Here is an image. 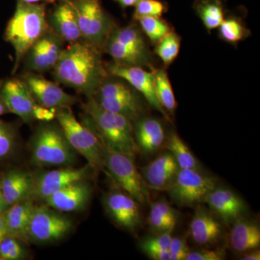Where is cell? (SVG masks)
Segmentation results:
<instances>
[{"label":"cell","mask_w":260,"mask_h":260,"mask_svg":"<svg viewBox=\"0 0 260 260\" xmlns=\"http://www.w3.org/2000/svg\"><path fill=\"white\" fill-rule=\"evenodd\" d=\"M109 37L130 50L149 57L148 49L144 39L142 37L141 32L134 25H129L123 28L116 26L111 32Z\"/></svg>","instance_id":"obj_30"},{"label":"cell","mask_w":260,"mask_h":260,"mask_svg":"<svg viewBox=\"0 0 260 260\" xmlns=\"http://www.w3.org/2000/svg\"><path fill=\"white\" fill-rule=\"evenodd\" d=\"M24 80L35 102L47 108L70 107L78 102V99L64 91L57 85L44 78L39 73L28 72L23 75Z\"/></svg>","instance_id":"obj_15"},{"label":"cell","mask_w":260,"mask_h":260,"mask_svg":"<svg viewBox=\"0 0 260 260\" xmlns=\"http://www.w3.org/2000/svg\"><path fill=\"white\" fill-rule=\"evenodd\" d=\"M6 237H8V235H7L6 225H5L4 214H3L0 216V243Z\"/></svg>","instance_id":"obj_43"},{"label":"cell","mask_w":260,"mask_h":260,"mask_svg":"<svg viewBox=\"0 0 260 260\" xmlns=\"http://www.w3.org/2000/svg\"><path fill=\"white\" fill-rule=\"evenodd\" d=\"M56 109L55 108H47L37 104L32 109V116L34 119L50 122L53 119H56Z\"/></svg>","instance_id":"obj_41"},{"label":"cell","mask_w":260,"mask_h":260,"mask_svg":"<svg viewBox=\"0 0 260 260\" xmlns=\"http://www.w3.org/2000/svg\"><path fill=\"white\" fill-rule=\"evenodd\" d=\"M181 38L176 32L170 31L157 42L155 52L167 66L172 64L179 55Z\"/></svg>","instance_id":"obj_33"},{"label":"cell","mask_w":260,"mask_h":260,"mask_svg":"<svg viewBox=\"0 0 260 260\" xmlns=\"http://www.w3.org/2000/svg\"><path fill=\"white\" fill-rule=\"evenodd\" d=\"M165 6L158 0H140L135 5L134 18L138 20L144 17H160Z\"/></svg>","instance_id":"obj_38"},{"label":"cell","mask_w":260,"mask_h":260,"mask_svg":"<svg viewBox=\"0 0 260 260\" xmlns=\"http://www.w3.org/2000/svg\"><path fill=\"white\" fill-rule=\"evenodd\" d=\"M140 0H117L118 3H119L123 8L135 6L137 3Z\"/></svg>","instance_id":"obj_44"},{"label":"cell","mask_w":260,"mask_h":260,"mask_svg":"<svg viewBox=\"0 0 260 260\" xmlns=\"http://www.w3.org/2000/svg\"><path fill=\"white\" fill-rule=\"evenodd\" d=\"M45 123L36 129L30 139L32 164L39 167H70L74 164L77 152L59 124Z\"/></svg>","instance_id":"obj_4"},{"label":"cell","mask_w":260,"mask_h":260,"mask_svg":"<svg viewBox=\"0 0 260 260\" xmlns=\"http://www.w3.org/2000/svg\"><path fill=\"white\" fill-rule=\"evenodd\" d=\"M136 121L133 133L139 153L149 155L158 152L167 140L161 121L153 117L139 118Z\"/></svg>","instance_id":"obj_22"},{"label":"cell","mask_w":260,"mask_h":260,"mask_svg":"<svg viewBox=\"0 0 260 260\" xmlns=\"http://www.w3.org/2000/svg\"><path fill=\"white\" fill-rule=\"evenodd\" d=\"M104 207L118 226L131 233L136 232L143 224L140 204L131 196L120 191L108 193L104 199Z\"/></svg>","instance_id":"obj_13"},{"label":"cell","mask_w":260,"mask_h":260,"mask_svg":"<svg viewBox=\"0 0 260 260\" xmlns=\"http://www.w3.org/2000/svg\"><path fill=\"white\" fill-rule=\"evenodd\" d=\"M49 29L45 4H30L18 0L14 15L8 22L5 34V40L14 48L13 73L17 71L30 47Z\"/></svg>","instance_id":"obj_2"},{"label":"cell","mask_w":260,"mask_h":260,"mask_svg":"<svg viewBox=\"0 0 260 260\" xmlns=\"http://www.w3.org/2000/svg\"><path fill=\"white\" fill-rule=\"evenodd\" d=\"M138 21L143 31L153 43L158 42L168 32L172 31L169 24L160 17H144Z\"/></svg>","instance_id":"obj_34"},{"label":"cell","mask_w":260,"mask_h":260,"mask_svg":"<svg viewBox=\"0 0 260 260\" xmlns=\"http://www.w3.org/2000/svg\"><path fill=\"white\" fill-rule=\"evenodd\" d=\"M197 12L208 30L218 28L224 20L223 5L219 0H202Z\"/></svg>","instance_id":"obj_32"},{"label":"cell","mask_w":260,"mask_h":260,"mask_svg":"<svg viewBox=\"0 0 260 260\" xmlns=\"http://www.w3.org/2000/svg\"><path fill=\"white\" fill-rule=\"evenodd\" d=\"M20 1L30 3V4H38V3H41V2H44V3H55V2L57 1H69V0H20Z\"/></svg>","instance_id":"obj_47"},{"label":"cell","mask_w":260,"mask_h":260,"mask_svg":"<svg viewBox=\"0 0 260 260\" xmlns=\"http://www.w3.org/2000/svg\"><path fill=\"white\" fill-rule=\"evenodd\" d=\"M8 113H10L9 109L5 104L4 101H3V98L0 95V116L8 114Z\"/></svg>","instance_id":"obj_46"},{"label":"cell","mask_w":260,"mask_h":260,"mask_svg":"<svg viewBox=\"0 0 260 260\" xmlns=\"http://www.w3.org/2000/svg\"><path fill=\"white\" fill-rule=\"evenodd\" d=\"M92 187L88 180L76 181L64 186L44 200L45 205L59 212L84 209L90 201Z\"/></svg>","instance_id":"obj_18"},{"label":"cell","mask_w":260,"mask_h":260,"mask_svg":"<svg viewBox=\"0 0 260 260\" xmlns=\"http://www.w3.org/2000/svg\"><path fill=\"white\" fill-rule=\"evenodd\" d=\"M179 169L175 159L167 150L143 167L140 173L148 188L167 191L175 179Z\"/></svg>","instance_id":"obj_21"},{"label":"cell","mask_w":260,"mask_h":260,"mask_svg":"<svg viewBox=\"0 0 260 260\" xmlns=\"http://www.w3.org/2000/svg\"><path fill=\"white\" fill-rule=\"evenodd\" d=\"M97 137L100 142L104 167L114 182L140 205L150 203L148 187L137 169L135 159L110 148Z\"/></svg>","instance_id":"obj_6"},{"label":"cell","mask_w":260,"mask_h":260,"mask_svg":"<svg viewBox=\"0 0 260 260\" xmlns=\"http://www.w3.org/2000/svg\"><path fill=\"white\" fill-rule=\"evenodd\" d=\"M189 249L184 237H172L169 247L170 260H186Z\"/></svg>","instance_id":"obj_40"},{"label":"cell","mask_w":260,"mask_h":260,"mask_svg":"<svg viewBox=\"0 0 260 260\" xmlns=\"http://www.w3.org/2000/svg\"><path fill=\"white\" fill-rule=\"evenodd\" d=\"M49 28L64 42L71 43L81 40L76 13L71 0L60 2L49 15Z\"/></svg>","instance_id":"obj_23"},{"label":"cell","mask_w":260,"mask_h":260,"mask_svg":"<svg viewBox=\"0 0 260 260\" xmlns=\"http://www.w3.org/2000/svg\"><path fill=\"white\" fill-rule=\"evenodd\" d=\"M93 172L90 166L82 168L66 167L34 174V190L32 200L44 201L46 198L76 181L88 180Z\"/></svg>","instance_id":"obj_11"},{"label":"cell","mask_w":260,"mask_h":260,"mask_svg":"<svg viewBox=\"0 0 260 260\" xmlns=\"http://www.w3.org/2000/svg\"><path fill=\"white\" fill-rule=\"evenodd\" d=\"M56 119L67 139L77 153L83 155L93 172L105 171L100 142L88 116L77 120L70 107L56 109Z\"/></svg>","instance_id":"obj_5"},{"label":"cell","mask_w":260,"mask_h":260,"mask_svg":"<svg viewBox=\"0 0 260 260\" xmlns=\"http://www.w3.org/2000/svg\"><path fill=\"white\" fill-rule=\"evenodd\" d=\"M229 245L237 254L259 249L260 228L256 222L244 217L232 223L229 233Z\"/></svg>","instance_id":"obj_24"},{"label":"cell","mask_w":260,"mask_h":260,"mask_svg":"<svg viewBox=\"0 0 260 260\" xmlns=\"http://www.w3.org/2000/svg\"><path fill=\"white\" fill-rule=\"evenodd\" d=\"M17 133L13 124L0 120V158L8 156L14 150Z\"/></svg>","instance_id":"obj_37"},{"label":"cell","mask_w":260,"mask_h":260,"mask_svg":"<svg viewBox=\"0 0 260 260\" xmlns=\"http://www.w3.org/2000/svg\"><path fill=\"white\" fill-rule=\"evenodd\" d=\"M108 72L113 76L125 80L137 92L142 94L152 107L162 114L166 119L171 121L170 116L157 99L153 72L146 71L140 66H128L116 63L109 67Z\"/></svg>","instance_id":"obj_14"},{"label":"cell","mask_w":260,"mask_h":260,"mask_svg":"<svg viewBox=\"0 0 260 260\" xmlns=\"http://www.w3.org/2000/svg\"><path fill=\"white\" fill-rule=\"evenodd\" d=\"M0 260H2V259H1V258H0Z\"/></svg>","instance_id":"obj_48"},{"label":"cell","mask_w":260,"mask_h":260,"mask_svg":"<svg viewBox=\"0 0 260 260\" xmlns=\"http://www.w3.org/2000/svg\"><path fill=\"white\" fill-rule=\"evenodd\" d=\"M117 78H106L91 98L108 112L125 116L131 121H136L143 112L140 98L136 90L125 80Z\"/></svg>","instance_id":"obj_8"},{"label":"cell","mask_w":260,"mask_h":260,"mask_svg":"<svg viewBox=\"0 0 260 260\" xmlns=\"http://www.w3.org/2000/svg\"><path fill=\"white\" fill-rule=\"evenodd\" d=\"M177 210L164 199L154 202L150 205L148 225L153 234L173 231L178 221Z\"/></svg>","instance_id":"obj_26"},{"label":"cell","mask_w":260,"mask_h":260,"mask_svg":"<svg viewBox=\"0 0 260 260\" xmlns=\"http://www.w3.org/2000/svg\"><path fill=\"white\" fill-rule=\"evenodd\" d=\"M34 200H29L9 207L4 213L7 235L28 243L27 230L32 210Z\"/></svg>","instance_id":"obj_25"},{"label":"cell","mask_w":260,"mask_h":260,"mask_svg":"<svg viewBox=\"0 0 260 260\" xmlns=\"http://www.w3.org/2000/svg\"><path fill=\"white\" fill-rule=\"evenodd\" d=\"M203 202L208 205L212 213L227 225L242 218L246 212L244 200L227 188L217 186L210 191Z\"/></svg>","instance_id":"obj_17"},{"label":"cell","mask_w":260,"mask_h":260,"mask_svg":"<svg viewBox=\"0 0 260 260\" xmlns=\"http://www.w3.org/2000/svg\"><path fill=\"white\" fill-rule=\"evenodd\" d=\"M94 130L101 140L116 151L135 159L139 153L135 143L133 125L125 116L108 112L101 107L93 98L83 104Z\"/></svg>","instance_id":"obj_3"},{"label":"cell","mask_w":260,"mask_h":260,"mask_svg":"<svg viewBox=\"0 0 260 260\" xmlns=\"http://www.w3.org/2000/svg\"><path fill=\"white\" fill-rule=\"evenodd\" d=\"M164 146L172 153L179 169H194L203 172L198 158L177 133L169 134Z\"/></svg>","instance_id":"obj_27"},{"label":"cell","mask_w":260,"mask_h":260,"mask_svg":"<svg viewBox=\"0 0 260 260\" xmlns=\"http://www.w3.org/2000/svg\"><path fill=\"white\" fill-rule=\"evenodd\" d=\"M218 28L222 39L232 44L245 39L249 32L246 27L235 18L224 19Z\"/></svg>","instance_id":"obj_35"},{"label":"cell","mask_w":260,"mask_h":260,"mask_svg":"<svg viewBox=\"0 0 260 260\" xmlns=\"http://www.w3.org/2000/svg\"><path fill=\"white\" fill-rule=\"evenodd\" d=\"M73 221L59 211L46 205L32 210L28 230V242L48 244L61 240L73 229Z\"/></svg>","instance_id":"obj_10"},{"label":"cell","mask_w":260,"mask_h":260,"mask_svg":"<svg viewBox=\"0 0 260 260\" xmlns=\"http://www.w3.org/2000/svg\"><path fill=\"white\" fill-rule=\"evenodd\" d=\"M76 13L81 40L102 51L116 25L99 0H71Z\"/></svg>","instance_id":"obj_7"},{"label":"cell","mask_w":260,"mask_h":260,"mask_svg":"<svg viewBox=\"0 0 260 260\" xmlns=\"http://www.w3.org/2000/svg\"><path fill=\"white\" fill-rule=\"evenodd\" d=\"M104 50L112 56L117 64L140 67V65L146 64L149 60L148 56L130 50L110 37L108 39Z\"/></svg>","instance_id":"obj_31"},{"label":"cell","mask_w":260,"mask_h":260,"mask_svg":"<svg viewBox=\"0 0 260 260\" xmlns=\"http://www.w3.org/2000/svg\"><path fill=\"white\" fill-rule=\"evenodd\" d=\"M173 231L154 234L153 237L143 239L140 244L141 250L154 260H170L169 247L172 239Z\"/></svg>","instance_id":"obj_29"},{"label":"cell","mask_w":260,"mask_h":260,"mask_svg":"<svg viewBox=\"0 0 260 260\" xmlns=\"http://www.w3.org/2000/svg\"><path fill=\"white\" fill-rule=\"evenodd\" d=\"M193 242L204 247H210L223 237V226L220 219L210 210L198 206L189 225Z\"/></svg>","instance_id":"obj_19"},{"label":"cell","mask_w":260,"mask_h":260,"mask_svg":"<svg viewBox=\"0 0 260 260\" xmlns=\"http://www.w3.org/2000/svg\"><path fill=\"white\" fill-rule=\"evenodd\" d=\"M64 49V41L49 28L25 54L23 59L25 68L28 72L39 74L53 70Z\"/></svg>","instance_id":"obj_12"},{"label":"cell","mask_w":260,"mask_h":260,"mask_svg":"<svg viewBox=\"0 0 260 260\" xmlns=\"http://www.w3.org/2000/svg\"><path fill=\"white\" fill-rule=\"evenodd\" d=\"M52 70L56 81L88 99L93 97L107 77L102 51L83 40L71 43L64 48Z\"/></svg>","instance_id":"obj_1"},{"label":"cell","mask_w":260,"mask_h":260,"mask_svg":"<svg viewBox=\"0 0 260 260\" xmlns=\"http://www.w3.org/2000/svg\"><path fill=\"white\" fill-rule=\"evenodd\" d=\"M0 187L8 208L25 200H34V174L22 169H12L0 177Z\"/></svg>","instance_id":"obj_20"},{"label":"cell","mask_w":260,"mask_h":260,"mask_svg":"<svg viewBox=\"0 0 260 260\" xmlns=\"http://www.w3.org/2000/svg\"><path fill=\"white\" fill-rule=\"evenodd\" d=\"M218 186L217 179L194 169H179L168 194L180 207H193L204 201Z\"/></svg>","instance_id":"obj_9"},{"label":"cell","mask_w":260,"mask_h":260,"mask_svg":"<svg viewBox=\"0 0 260 260\" xmlns=\"http://www.w3.org/2000/svg\"><path fill=\"white\" fill-rule=\"evenodd\" d=\"M225 252L223 249H211L210 247L189 250L186 260H223Z\"/></svg>","instance_id":"obj_39"},{"label":"cell","mask_w":260,"mask_h":260,"mask_svg":"<svg viewBox=\"0 0 260 260\" xmlns=\"http://www.w3.org/2000/svg\"><path fill=\"white\" fill-rule=\"evenodd\" d=\"M242 260H259L260 251L259 249H253V250L246 251L244 254H241Z\"/></svg>","instance_id":"obj_42"},{"label":"cell","mask_w":260,"mask_h":260,"mask_svg":"<svg viewBox=\"0 0 260 260\" xmlns=\"http://www.w3.org/2000/svg\"><path fill=\"white\" fill-rule=\"evenodd\" d=\"M0 95L9 109L25 122L34 120L32 109L37 102L23 79L12 78L0 83Z\"/></svg>","instance_id":"obj_16"},{"label":"cell","mask_w":260,"mask_h":260,"mask_svg":"<svg viewBox=\"0 0 260 260\" xmlns=\"http://www.w3.org/2000/svg\"><path fill=\"white\" fill-rule=\"evenodd\" d=\"M154 85L157 99L168 114H173L177 107V103L172 83L165 70H153Z\"/></svg>","instance_id":"obj_28"},{"label":"cell","mask_w":260,"mask_h":260,"mask_svg":"<svg viewBox=\"0 0 260 260\" xmlns=\"http://www.w3.org/2000/svg\"><path fill=\"white\" fill-rule=\"evenodd\" d=\"M26 257V249L18 239L8 236L0 243V258L2 260H21Z\"/></svg>","instance_id":"obj_36"},{"label":"cell","mask_w":260,"mask_h":260,"mask_svg":"<svg viewBox=\"0 0 260 260\" xmlns=\"http://www.w3.org/2000/svg\"><path fill=\"white\" fill-rule=\"evenodd\" d=\"M8 208V206L5 204L4 198L2 194L1 187H0V216L5 213Z\"/></svg>","instance_id":"obj_45"}]
</instances>
